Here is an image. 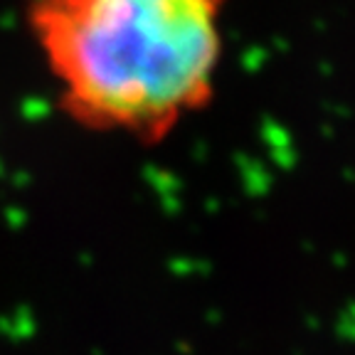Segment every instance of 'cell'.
Here are the masks:
<instances>
[{"label":"cell","instance_id":"1","mask_svg":"<svg viewBox=\"0 0 355 355\" xmlns=\"http://www.w3.org/2000/svg\"><path fill=\"white\" fill-rule=\"evenodd\" d=\"M227 0H30L67 116L161 141L215 96Z\"/></svg>","mask_w":355,"mask_h":355}]
</instances>
